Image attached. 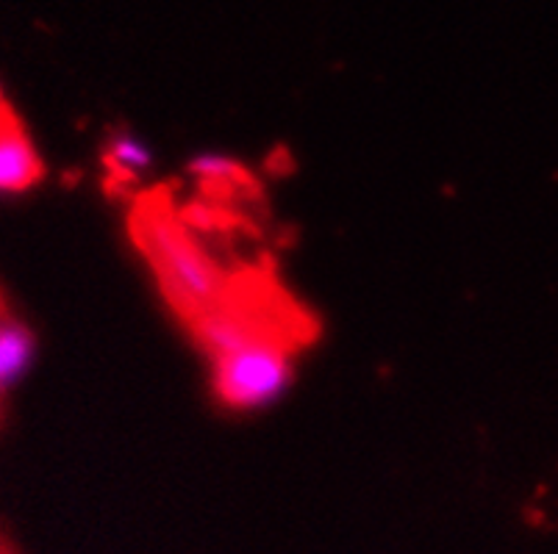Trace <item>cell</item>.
I'll use <instances>...</instances> for the list:
<instances>
[{"label": "cell", "instance_id": "1", "mask_svg": "<svg viewBox=\"0 0 558 554\" xmlns=\"http://www.w3.org/2000/svg\"><path fill=\"white\" fill-rule=\"evenodd\" d=\"M131 236L148 258L170 308L186 324L217 308L231 292V274L203 250L165 197L140 200L131 217Z\"/></svg>", "mask_w": 558, "mask_h": 554}, {"label": "cell", "instance_id": "2", "mask_svg": "<svg viewBox=\"0 0 558 554\" xmlns=\"http://www.w3.org/2000/svg\"><path fill=\"white\" fill-rule=\"evenodd\" d=\"M215 396L231 410H256L276 403L292 380V347L281 342H247L211 358Z\"/></svg>", "mask_w": 558, "mask_h": 554}, {"label": "cell", "instance_id": "3", "mask_svg": "<svg viewBox=\"0 0 558 554\" xmlns=\"http://www.w3.org/2000/svg\"><path fill=\"white\" fill-rule=\"evenodd\" d=\"M45 175L37 147L7 103L0 106V195H23Z\"/></svg>", "mask_w": 558, "mask_h": 554}, {"label": "cell", "instance_id": "4", "mask_svg": "<svg viewBox=\"0 0 558 554\" xmlns=\"http://www.w3.org/2000/svg\"><path fill=\"white\" fill-rule=\"evenodd\" d=\"M34 360V335L20 319L0 313V394L12 389Z\"/></svg>", "mask_w": 558, "mask_h": 554}, {"label": "cell", "instance_id": "5", "mask_svg": "<svg viewBox=\"0 0 558 554\" xmlns=\"http://www.w3.org/2000/svg\"><path fill=\"white\" fill-rule=\"evenodd\" d=\"M190 172L195 177H201V183L206 189L240 192L242 186L251 183L247 172L242 170L236 161L226 159V156H197V159L192 161Z\"/></svg>", "mask_w": 558, "mask_h": 554}, {"label": "cell", "instance_id": "6", "mask_svg": "<svg viewBox=\"0 0 558 554\" xmlns=\"http://www.w3.org/2000/svg\"><path fill=\"white\" fill-rule=\"evenodd\" d=\"M106 161H109L111 170L123 181H131V177L142 175V172L150 167V152L148 147L142 145L140 139L129 134H117L114 139L109 141V152H106Z\"/></svg>", "mask_w": 558, "mask_h": 554}, {"label": "cell", "instance_id": "7", "mask_svg": "<svg viewBox=\"0 0 558 554\" xmlns=\"http://www.w3.org/2000/svg\"><path fill=\"white\" fill-rule=\"evenodd\" d=\"M0 106H3V95H0Z\"/></svg>", "mask_w": 558, "mask_h": 554}, {"label": "cell", "instance_id": "8", "mask_svg": "<svg viewBox=\"0 0 558 554\" xmlns=\"http://www.w3.org/2000/svg\"><path fill=\"white\" fill-rule=\"evenodd\" d=\"M0 554H7V552H3V546H0Z\"/></svg>", "mask_w": 558, "mask_h": 554}]
</instances>
